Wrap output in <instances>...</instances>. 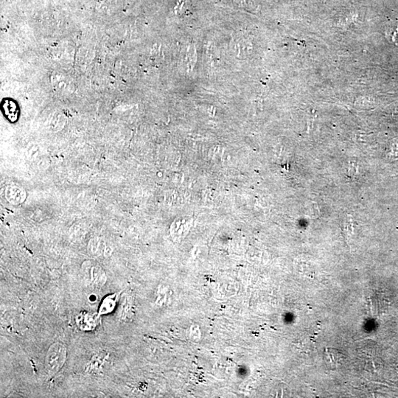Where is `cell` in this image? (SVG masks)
Wrapping results in <instances>:
<instances>
[{
	"label": "cell",
	"mask_w": 398,
	"mask_h": 398,
	"mask_svg": "<svg viewBox=\"0 0 398 398\" xmlns=\"http://www.w3.org/2000/svg\"><path fill=\"white\" fill-rule=\"evenodd\" d=\"M67 356V349L62 343L56 342L50 346L45 356V366L50 375H56L64 367Z\"/></svg>",
	"instance_id": "6da1fadb"
},
{
	"label": "cell",
	"mask_w": 398,
	"mask_h": 398,
	"mask_svg": "<svg viewBox=\"0 0 398 398\" xmlns=\"http://www.w3.org/2000/svg\"><path fill=\"white\" fill-rule=\"evenodd\" d=\"M82 274L84 281L87 284L95 287H101L106 284L107 276L104 270L100 265L94 263L91 260L84 262L82 266Z\"/></svg>",
	"instance_id": "7a4b0ae2"
},
{
	"label": "cell",
	"mask_w": 398,
	"mask_h": 398,
	"mask_svg": "<svg viewBox=\"0 0 398 398\" xmlns=\"http://www.w3.org/2000/svg\"><path fill=\"white\" fill-rule=\"evenodd\" d=\"M230 50L234 57L237 59H246L252 53V42L246 35H235L231 42Z\"/></svg>",
	"instance_id": "3957f363"
},
{
	"label": "cell",
	"mask_w": 398,
	"mask_h": 398,
	"mask_svg": "<svg viewBox=\"0 0 398 398\" xmlns=\"http://www.w3.org/2000/svg\"><path fill=\"white\" fill-rule=\"evenodd\" d=\"M198 61V53L195 45L192 43L186 45L181 56L182 67L187 73H192Z\"/></svg>",
	"instance_id": "277c9868"
},
{
	"label": "cell",
	"mask_w": 398,
	"mask_h": 398,
	"mask_svg": "<svg viewBox=\"0 0 398 398\" xmlns=\"http://www.w3.org/2000/svg\"><path fill=\"white\" fill-rule=\"evenodd\" d=\"M27 196V194L23 188L15 185L9 184L6 189V198L9 203L14 205H21L23 203Z\"/></svg>",
	"instance_id": "5b68a950"
},
{
	"label": "cell",
	"mask_w": 398,
	"mask_h": 398,
	"mask_svg": "<svg viewBox=\"0 0 398 398\" xmlns=\"http://www.w3.org/2000/svg\"><path fill=\"white\" fill-rule=\"evenodd\" d=\"M100 315L91 314L90 313H83L76 319L77 326L84 331H90L93 330L98 325V319Z\"/></svg>",
	"instance_id": "8992f818"
},
{
	"label": "cell",
	"mask_w": 398,
	"mask_h": 398,
	"mask_svg": "<svg viewBox=\"0 0 398 398\" xmlns=\"http://www.w3.org/2000/svg\"><path fill=\"white\" fill-rule=\"evenodd\" d=\"M87 233V227L85 224L84 223H76V224L72 225L69 229V240L72 243H78L81 242Z\"/></svg>",
	"instance_id": "52a82bcc"
},
{
	"label": "cell",
	"mask_w": 398,
	"mask_h": 398,
	"mask_svg": "<svg viewBox=\"0 0 398 398\" xmlns=\"http://www.w3.org/2000/svg\"><path fill=\"white\" fill-rule=\"evenodd\" d=\"M106 244L105 241L100 237H92L88 244V252L92 257H99L104 254Z\"/></svg>",
	"instance_id": "ba28073f"
},
{
	"label": "cell",
	"mask_w": 398,
	"mask_h": 398,
	"mask_svg": "<svg viewBox=\"0 0 398 398\" xmlns=\"http://www.w3.org/2000/svg\"><path fill=\"white\" fill-rule=\"evenodd\" d=\"M2 108L4 115L11 122H15L19 116L17 105L11 100H4L2 103Z\"/></svg>",
	"instance_id": "9c48e42d"
},
{
	"label": "cell",
	"mask_w": 398,
	"mask_h": 398,
	"mask_svg": "<svg viewBox=\"0 0 398 398\" xmlns=\"http://www.w3.org/2000/svg\"><path fill=\"white\" fill-rule=\"evenodd\" d=\"M118 295L116 294H111L105 297L100 304L98 315H103L111 313L116 307Z\"/></svg>",
	"instance_id": "30bf717a"
},
{
	"label": "cell",
	"mask_w": 398,
	"mask_h": 398,
	"mask_svg": "<svg viewBox=\"0 0 398 398\" xmlns=\"http://www.w3.org/2000/svg\"><path fill=\"white\" fill-rule=\"evenodd\" d=\"M190 8V0H176L174 8L176 15L182 16L187 12Z\"/></svg>",
	"instance_id": "8fae6325"
},
{
	"label": "cell",
	"mask_w": 398,
	"mask_h": 398,
	"mask_svg": "<svg viewBox=\"0 0 398 398\" xmlns=\"http://www.w3.org/2000/svg\"><path fill=\"white\" fill-rule=\"evenodd\" d=\"M234 3L238 7L244 8L249 11H254L257 9L256 3L253 0H234Z\"/></svg>",
	"instance_id": "7c38bea8"
},
{
	"label": "cell",
	"mask_w": 398,
	"mask_h": 398,
	"mask_svg": "<svg viewBox=\"0 0 398 398\" xmlns=\"http://www.w3.org/2000/svg\"><path fill=\"white\" fill-rule=\"evenodd\" d=\"M386 36L390 42L398 46V25L390 27L386 31Z\"/></svg>",
	"instance_id": "4fadbf2b"
},
{
	"label": "cell",
	"mask_w": 398,
	"mask_h": 398,
	"mask_svg": "<svg viewBox=\"0 0 398 398\" xmlns=\"http://www.w3.org/2000/svg\"><path fill=\"white\" fill-rule=\"evenodd\" d=\"M355 171H357V168H355V164H350L349 167L348 174L349 176H352V175L355 174Z\"/></svg>",
	"instance_id": "5bb4252c"
},
{
	"label": "cell",
	"mask_w": 398,
	"mask_h": 398,
	"mask_svg": "<svg viewBox=\"0 0 398 398\" xmlns=\"http://www.w3.org/2000/svg\"><path fill=\"white\" fill-rule=\"evenodd\" d=\"M111 252H112V249H111V247H108L106 246V249H105L104 254L103 255L105 256H109L111 255Z\"/></svg>",
	"instance_id": "9a60e30c"
},
{
	"label": "cell",
	"mask_w": 398,
	"mask_h": 398,
	"mask_svg": "<svg viewBox=\"0 0 398 398\" xmlns=\"http://www.w3.org/2000/svg\"><path fill=\"white\" fill-rule=\"evenodd\" d=\"M97 299H98V296H97L96 294H91L90 297H89V300H90V302H92V303L96 302Z\"/></svg>",
	"instance_id": "2e32d148"
}]
</instances>
